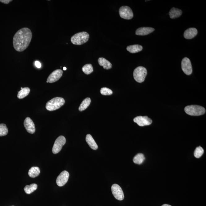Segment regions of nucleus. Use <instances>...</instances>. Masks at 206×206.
Returning a JSON list of instances; mask_svg holds the SVG:
<instances>
[{
  "label": "nucleus",
  "mask_w": 206,
  "mask_h": 206,
  "mask_svg": "<svg viewBox=\"0 0 206 206\" xmlns=\"http://www.w3.org/2000/svg\"><path fill=\"white\" fill-rule=\"evenodd\" d=\"M32 33L30 29L24 28L16 32L13 37V46L16 51L22 52L29 46L32 41Z\"/></svg>",
  "instance_id": "1"
},
{
  "label": "nucleus",
  "mask_w": 206,
  "mask_h": 206,
  "mask_svg": "<svg viewBox=\"0 0 206 206\" xmlns=\"http://www.w3.org/2000/svg\"><path fill=\"white\" fill-rule=\"evenodd\" d=\"M65 101L63 98L56 97L49 101L46 104V109L49 111H52L60 109L65 104Z\"/></svg>",
  "instance_id": "2"
},
{
  "label": "nucleus",
  "mask_w": 206,
  "mask_h": 206,
  "mask_svg": "<svg viewBox=\"0 0 206 206\" xmlns=\"http://www.w3.org/2000/svg\"><path fill=\"white\" fill-rule=\"evenodd\" d=\"M89 37V34L88 32H79L73 36L71 37V41L73 45H81L88 41Z\"/></svg>",
  "instance_id": "3"
},
{
  "label": "nucleus",
  "mask_w": 206,
  "mask_h": 206,
  "mask_svg": "<svg viewBox=\"0 0 206 206\" xmlns=\"http://www.w3.org/2000/svg\"><path fill=\"white\" fill-rule=\"evenodd\" d=\"M184 111L189 115L194 116L202 115L206 112L204 107L197 105L187 106L185 108Z\"/></svg>",
  "instance_id": "4"
},
{
  "label": "nucleus",
  "mask_w": 206,
  "mask_h": 206,
  "mask_svg": "<svg viewBox=\"0 0 206 206\" xmlns=\"http://www.w3.org/2000/svg\"><path fill=\"white\" fill-rule=\"evenodd\" d=\"M147 75V70L144 67H137L134 70L133 76L134 79L137 82L141 83L144 81Z\"/></svg>",
  "instance_id": "5"
},
{
  "label": "nucleus",
  "mask_w": 206,
  "mask_h": 206,
  "mask_svg": "<svg viewBox=\"0 0 206 206\" xmlns=\"http://www.w3.org/2000/svg\"><path fill=\"white\" fill-rule=\"evenodd\" d=\"M66 140L65 137L61 135L56 139L52 148V153L57 154L61 151L63 146L66 143Z\"/></svg>",
  "instance_id": "6"
},
{
  "label": "nucleus",
  "mask_w": 206,
  "mask_h": 206,
  "mask_svg": "<svg viewBox=\"0 0 206 206\" xmlns=\"http://www.w3.org/2000/svg\"><path fill=\"white\" fill-rule=\"evenodd\" d=\"M119 14L121 18L126 19H130L133 17L132 10L127 6H121L119 9Z\"/></svg>",
  "instance_id": "7"
},
{
  "label": "nucleus",
  "mask_w": 206,
  "mask_h": 206,
  "mask_svg": "<svg viewBox=\"0 0 206 206\" xmlns=\"http://www.w3.org/2000/svg\"><path fill=\"white\" fill-rule=\"evenodd\" d=\"M181 68L182 71L186 75H189L192 74V68L191 62L187 57H185L181 62Z\"/></svg>",
  "instance_id": "8"
},
{
  "label": "nucleus",
  "mask_w": 206,
  "mask_h": 206,
  "mask_svg": "<svg viewBox=\"0 0 206 206\" xmlns=\"http://www.w3.org/2000/svg\"><path fill=\"white\" fill-rule=\"evenodd\" d=\"M113 194L116 199L118 200H123L124 199V194L122 188L118 185L114 184L111 188Z\"/></svg>",
  "instance_id": "9"
},
{
  "label": "nucleus",
  "mask_w": 206,
  "mask_h": 206,
  "mask_svg": "<svg viewBox=\"0 0 206 206\" xmlns=\"http://www.w3.org/2000/svg\"><path fill=\"white\" fill-rule=\"evenodd\" d=\"M63 72L60 69L55 70L49 75L47 78V83H54L58 81L62 76Z\"/></svg>",
  "instance_id": "10"
},
{
  "label": "nucleus",
  "mask_w": 206,
  "mask_h": 206,
  "mask_svg": "<svg viewBox=\"0 0 206 206\" xmlns=\"http://www.w3.org/2000/svg\"><path fill=\"white\" fill-rule=\"evenodd\" d=\"M134 122L140 127L151 125L152 121L147 116H138L134 119Z\"/></svg>",
  "instance_id": "11"
},
{
  "label": "nucleus",
  "mask_w": 206,
  "mask_h": 206,
  "mask_svg": "<svg viewBox=\"0 0 206 206\" xmlns=\"http://www.w3.org/2000/svg\"><path fill=\"white\" fill-rule=\"evenodd\" d=\"M69 173L67 171H64L57 177L56 183L57 185L62 187L66 184L69 177Z\"/></svg>",
  "instance_id": "12"
},
{
  "label": "nucleus",
  "mask_w": 206,
  "mask_h": 206,
  "mask_svg": "<svg viewBox=\"0 0 206 206\" xmlns=\"http://www.w3.org/2000/svg\"><path fill=\"white\" fill-rule=\"evenodd\" d=\"M24 125L26 130L29 133L33 134L35 132V125H34L33 121L30 118H26L24 121Z\"/></svg>",
  "instance_id": "13"
},
{
  "label": "nucleus",
  "mask_w": 206,
  "mask_h": 206,
  "mask_svg": "<svg viewBox=\"0 0 206 206\" xmlns=\"http://www.w3.org/2000/svg\"><path fill=\"white\" fill-rule=\"evenodd\" d=\"M155 29L150 27H141L137 29L135 34L139 36H145L152 33Z\"/></svg>",
  "instance_id": "14"
},
{
  "label": "nucleus",
  "mask_w": 206,
  "mask_h": 206,
  "mask_svg": "<svg viewBox=\"0 0 206 206\" xmlns=\"http://www.w3.org/2000/svg\"><path fill=\"white\" fill-rule=\"evenodd\" d=\"M198 31L195 28H190L184 32V36L186 39H192L197 35Z\"/></svg>",
  "instance_id": "15"
},
{
  "label": "nucleus",
  "mask_w": 206,
  "mask_h": 206,
  "mask_svg": "<svg viewBox=\"0 0 206 206\" xmlns=\"http://www.w3.org/2000/svg\"><path fill=\"white\" fill-rule=\"evenodd\" d=\"M87 143L89 145L90 148L94 150H96L98 149V145L96 143L92 135L89 134L87 135L86 138Z\"/></svg>",
  "instance_id": "16"
},
{
  "label": "nucleus",
  "mask_w": 206,
  "mask_h": 206,
  "mask_svg": "<svg viewBox=\"0 0 206 206\" xmlns=\"http://www.w3.org/2000/svg\"><path fill=\"white\" fill-rule=\"evenodd\" d=\"M98 62L101 66L103 67L105 69L109 70L112 68V64L105 58L101 57L98 59Z\"/></svg>",
  "instance_id": "17"
},
{
  "label": "nucleus",
  "mask_w": 206,
  "mask_h": 206,
  "mask_svg": "<svg viewBox=\"0 0 206 206\" xmlns=\"http://www.w3.org/2000/svg\"><path fill=\"white\" fill-rule=\"evenodd\" d=\"M182 14V11L174 7L172 8L169 12L170 17L171 19H174L179 17Z\"/></svg>",
  "instance_id": "18"
},
{
  "label": "nucleus",
  "mask_w": 206,
  "mask_h": 206,
  "mask_svg": "<svg viewBox=\"0 0 206 206\" xmlns=\"http://www.w3.org/2000/svg\"><path fill=\"white\" fill-rule=\"evenodd\" d=\"M127 50L130 53H136L141 51L143 49L142 46L139 45H133L128 46L127 47Z\"/></svg>",
  "instance_id": "19"
},
{
  "label": "nucleus",
  "mask_w": 206,
  "mask_h": 206,
  "mask_svg": "<svg viewBox=\"0 0 206 206\" xmlns=\"http://www.w3.org/2000/svg\"><path fill=\"white\" fill-rule=\"evenodd\" d=\"M30 92V89L29 88H23L20 91L18 92L17 97L20 99H24L28 96Z\"/></svg>",
  "instance_id": "20"
},
{
  "label": "nucleus",
  "mask_w": 206,
  "mask_h": 206,
  "mask_svg": "<svg viewBox=\"0 0 206 206\" xmlns=\"http://www.w3.org/2000/svg\"><path fill=\"white\" fill-rule=\"evenodd\" d=\"M40 173V169L37 167H32L28 171L29 177L34 178L39 175Z\"/></svg>",
  "instance_id": "21"
},
{
  "label": "nucleus",
  "mask_w": 206,
  "mask_h": 206,
  "mask_svg": "<svg viewBox=\"0 0 206 206\" xmlns=\"http://www.w3.org/2000/svg\"><path fill=\"white\" fill-rule=\"evenodd\" d=\"M91 103V99L90 98L88 97L83 100L81 103L79 108V110L80 112H82L86 109L89 107Z\"/></svg>",
  "instance_id": "22"
},
{
  "label": "nucleus",
  "mask_w": 206,
  "mask_h": 206,
  "mask_svg": "<svg viewBox=\"0 0 206 206\" xmlns=\"http://www.w3.org/2000/svg\"><path fill=\"white\" fill-rule=\"evenodd\" d=\"M145 160L144 156L142 153H138L134 157L133 162L135 164L140 165L143 163Z\"/></svg>",
  "instance_id": "23"
},
{
  "label": "nucleus",
  "mask_w": 206,
  "mask_h": 206,
  "mask_svg": "<svg viewBox=\"0 0 206 206\" xmlns=\"http://www.w3.org/2000/svg\"><path fill=\"white\" fill-rule=\"evenodd\" d=\"M37 186L36 184H32L30 185L26 186L24 188V191L26 194H32L37 189Z\"/></svg>",
  "instance_id": "24"
},
{
  "label": "nucleus",
  "mask_w": 206,
  "mask_h": 206,
  "mask_svg": "<svg viewBox=\"0 0 206 206\" xmlns=\"http://www.w3.org/2000/svg\"><path fill=\"white\" fill-rule=\"evenodd\" d=\"M82 70L85 74L87 75L90 74L93 71V67L91 64H88L84 65L83 67Z\"/></svg>",
  "instance_id": "25"
},
{
  "label": "nucleus",
  "mask_w": 206,
  "mask_h": 206,
  "mask_svg": "<svg viewBox=\"0 0 206 206\" xmlns=\"http://www.w3.org/2000/svg\"><path fill=\"white\" fill-rule=\"evenodd\" d=\"M8 129L4 124H0V136H4L7 135Z\"/></svg>",
  "instance_id": "26"
},
{
  "label": "nucleus",
  "mask_w": 206,
  "mask_h": 206,
  "mask_svg": "<svg viewBox=\"0 0 206 206\" xmlns=\"http://www.w3.org/2000/svg\"><path fill=\"white\" fill-rule=\"evenodd\" d=\"M204 153V150L202 147L199 146L196 148L194 152V155L197 158H200Z\"/></svg>",
  "instance_id": "27"
},
{
  "label": "nucleus",
  "mask_w": 206,
  "mask_h": 206,
  "mask_svg": "<svg viewBox=\"0 0 206 206\" xmlns=\"http://www.w3.org/2000/svg\"><path fill=\"white\" fill-rule=\"evenodd\" d=\"M101 94L104 96L111 95L113 94V91L109 88H102L101 89Z\"/></svg>",
  "instance_id": "28"
},
{
  "label": "nucleus",
  "mask_w": 206,
  "mask_h": 206,
  "mask_svg": "<svg viewBox=\"0 0 206 206\" xmlns=\"http://www.w3.org/2000/svg\"><path fill=\"white\" fill-rule=\"evenodd\" d=\"M35 65L37 67V68H40L41 67V63L38 61H36L35 62Z\"/></svg>",
  "instance_id": "29"
},
{
  "label": "nucleus",
  "mask_w": 206,
  "mask_h": 206,
  "mask_svg": "<svg viewBox=\"0 0 206 206\" xmlns=\"http://www.w3.org/2000/svg\"><path fill=\"white\" fill-rule=\"evenodd\" d=\"M12 1L11 0H0L1 2L4 3L5 4H9Z\"/></svg>",
  "instance_id": "30"
},
{
  "label": "nucleus",
  "mask_w": 206,
  "mask_h": 206,
  "mask_svg": "<svg viewBox=\"0 0 206 206\" xmlns=\"http://www.w3.org/2000/svg\"><path fill=\"white\" fill-rule=\"evenodd\" d=\"M162 206H171V205H168V204H164V205H162Z\"/></svg>",
  "instance_id": "31"
},
{
  "label": "nucleus",
  "mask_w": 206,
  "mask_h": 206,
  "mask_svg": "<svg viewBox=\"0 0 206 206\" xmlns=\"http://www.w3.org/2000/svg\"><path fill=\"white\" fill-rule=\"evenodd\" d=\"M63 69L64 70H66L67 69L65 67H64Z\"/></svg>",
  "instance_id": "32"
},
{
  "label": "nucleus",
  "mask_w": 206,
  "mask_h": 206,
  "mask_svg": "<svg viewBox=\"0 0 206 206\" xmlns=\"http://www.w3.org/2000/svg\"><path fill=\"white\" fill-rule=\"evenodd\" d=\"M23 88H21V89H23Z\"/></svg>",
  "instance_id": "33"
}]
</instances>
